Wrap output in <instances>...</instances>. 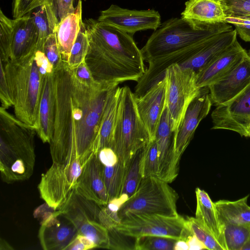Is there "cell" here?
Instances as JSON below:
<instances>
[{"mask_svg":"<svg viewBox=\"0 0 250 250\" xmlns=\"http://www.w3.org/2000/svg\"><path fill=\"white\" fill-rule=\"evenodd\" d=\"M55 110L49 143L53 163L66 165L78 160L83 165L99 152V133L107 98L118 86L80 82L63 62L54 71Z\"/></svg>","mask_w":250,"mask_h":250,"instance_id":"6da1fadb","label":"cell"},{"mask_svg":"<svg viewBox=\"0 0 250 250\" xmlns=\"http://www.w3.org/2000/svg\"><path fill=\"white\" fill-rule=\"evenodd\" d=\"M89 47L85 62L98 83L118 85L138 82L146 71L133 36L92 18L83 21Z\"/></svg>","mask_w":250,"mask_h":250,"instance_id":"7a4b0ae2","label":"cell"},{"mask_svg":"<svg viewBox=\"0 0 250 250\" xmlns=\"http://www.w3.org/2000/svg\"><path fill=\"white\" fill-rule=\"evenodd\" d=\"M36 129L0 108V171L12 184L28 179L36 161Z\"/></svg>","mask_w":250,"mask_h":250,"instance_id":"3957f363","label":"cell"},{"mask_svg":"<svg viewBox=\"0 0 250 250\" xmlns=\"http://www.w3.org/2000/svg\"><path fill=\"white\" fill-rule=\"evenodd\" d=\"M233 29L230 24H199L182 18H173L161 24L141 49L149 61L198 44L217 34Z\"/></svg>","mask_w":250,"mask_h":250,"instance_id":"277c9868","label":"cell"},{"mask_svg":"<svg viewBox=\"0 0 250 250\" xmlns=\"http://www.w3.org/2000/svg\"><path fill=\"white\" fill-rule=\"evenodd\" d=\"M35 52L18 61L2 62L13 101L15 116L36 129L42 76L34 59Z\"/></svg>","mask_w":250,"mask_h":250,"instance_id":"5b68a950","label":"cell"},{"mask_svg":"<svg viewBox=\"0 0 250 250\" xmlns=\"http://www.w3.org/2000/svg\"><path fill=\"white\" fill-rule=\"evenodd\" d=\"M150 141L148 131L137 111L134 93L128 86L122 87L111 148L118 160L127 166L136 153Z\"/></svg>","mask_w":250,"mask_h":250,"instance_id":"8992f818","label":"cell"},{"mask_svg":"<svg viewBox=\"0 0 250 250\" xmlns=\"http://www.w3.org/2000/svg\"><path fill=\"white\" fill-rule=\"evenodd\" d=\"M168 184L156 176L142 179L136 191L119 210L121 221L142 215H179L178 194Z\"/></svg>","mask_w":250,"mask_h":250,"instance_id":"52a82bcc","label":"cell"},{"mask_svg":"<svg viewBox=\"0 0 250 250\" xmlns=\"http://www.w3.org/2000/svg\"><path fill=\"white\" fill-rule=\"evenodd\" d=\"M165 77L166 106L171 121V129L175 135L188 106L200 88L196 84V72L188 68H182L177 63L167 68Z\"/></svg>","mask_w":250,"mask_h":250,"instance_id":"ba28073f","label":"cell"},{"mask_svg":"<svg viewBox=\"0 0 250 250\" xmlns=\"http://www.w3.org/2000/svg\"><path fill=\"white\" fill-rule=\"evenodd\" d=\"M83 165L74 160L64 165L53 163L38 185L41 198L55 210L61 209L74 192Z\"/></svg>","mask_w":250,"mask_h":250,"instance_id":"9c48e42d","label":"cell"},{"mask_svg":"<svg viewBox=\"0 0 250 250\" xmlns=\"http://www.w3.org/2000/svg\"><path fill=\"white\" fill-rule=\"evenodd\" d=\"M113 229L124 236L135 238L154 235L186 240L192 234L187 226L186 219L179 215L134 216L121 221Z\"/></svg>","mask_w":250,"mask_h":250,"instance_id":"30bf717a","label":"cell"},{"mask_svg":"<svg viewBox=\"0 0 250 250\" xmlns=\"http://www.w3.org/2000/svg\"><path fill=\"white\" fill-rule=\"evenodd\" d=\"M34 212L40 217L41 226L39 238L44 250H64L78 234L73 224L59 210H55L46 203Z\"/></svg>","mask_w":250,"mask_h":250,"instance_id":"8fae6325","label":"cell"},{"mask_svg":"<svg viewBox=\"0 0 250 250\" xmlns=\"http://www.w3.org/2000/svg\"><path fill=\"white\" fill-rule=\"evenodd\" d=\"M97 20L132 36L140 31H155L161 25V16L157 11L130 10L116 4H111L107 9L101 11Z\"/></svg>","mask_w":250,"mask_h":250,"instance_id":"7c38bea8","label":"cell"},{"mask_svg":"<svg viewBox=\"0 0 250 250\" xmlns=\"http://www.w3.org/2000/svg\"><path fill=\"white\" fill-rule=\"evenodd\" d=\"M211 117V129L229 130L246 137L250 127V83L233 99L217 106Z\"/></svg>","mask_w":250,"mask_h":250,"instance_id":"4fadbf2b","label":"cell"},{"mask_svg":"<svg viewBox=\"0 0 250 250\" xmlns=\"http://www.w3.org/2000/svg\"><path fill=\"white\" fill-rule=\"evenodd\" d=\"M175 133L171 129V119L166 106L155 139L158 153V177L168 183L172 182L176 178L179 170L180 159L175 152Z\"/></svg>","mask_w":250,"mask_h":250,"instance_id":"5bb4252c","label":"cell"},{"mask_svg":"<svg viewBox=\"0 0 250 250\" xmlns=\"http://www.w3.org/2000/svg\"><path fill=\"white\" fill-rule=\"evenodd\" d=\"M212 105L208 87L200 88L198 95L188 106L175 133V152L180 159L192 139L199 123L208 114Z\"/></svg>","mask_w":250,"mask_h":250,"instance_id":"9a60e30c","label":"cell"},{"mask_svg":"<svg viewBox=\"0 0 250 250\" xmlns=\"http://www.w3.org/2000/svg\"><path fill=\"white\" fill-rule=\"evenodd\" d=\"M215 35L188 48L149 61L148 68L137 82L133 93L135 97L144 95L165 77L169 66L175 63L180 64L191 58L209 43Z\"/></svg>","mask_w":250,"mask_h":250,"instance_id":"2e32d148","label":"cell"},{"mask_svg":"<svg viewBox=\"0 0 250 250\" xmlns=\"http://www.w3.org/2000/svg\"><path fill=\"white\" fill-rule=\"evenodd\" d=\"M167 81L165 77L144 95L135 97L137 111L149 133L150 140L155 139L162 114L166 107Z\"/></svg>","mask_w":250,"mask_h":250,"instance_id":"e0dca14e","label":"cell"},{"mask_svg":"<svg viewBox=\"0 0 250 250\" xmlns=\"http://www.w3.org/2000/svg\"><path fill=\"white\" fill-rule=\"evenodd\" d=\"M104 167L98 155H94L83 166L74 190L77 195L101 206L106 205L109 201L104 180Z\"/></svg>","mask_w":250,"mask_h":250,"instance_id":"ac0fdd59","label":"cell"},{"mask_svg":"<svg viewBox=\"0 0 250 250\" xmlns=\"http://www.w3.org/2000/svg\"><path fill=\"white\" fill-rule=\"evenodd\" d=\"M250 83V57L248 55L227 76L208 86L212 104H224L239 94Z\"/></svg>","mask_w":250,"mask_h":250,"instance_id":"d6986e66","label":"cell"},{"mask_svg":"<svg viewBox=\"0 0 250 250\" xmlns=\"http://www.w3.org/2000/svg\"><path fill=\"white\" fill-rule=\"evenodd\" d=\"M248 55L236 40L207 66L197 74L199 88L208 87L234 70Z\"/></svg>","mask_w":250,"mask_h":250,"instance_id":"ffe728a7","label":"cell"},{"mask_svg":"<svg viewBox=\"0 0 250 250\" xmlns=\"http://www.w3.org/2000/svg\"><path fill=\"white\" fill-rule=\"evenodd\" d=\"M38 38V30L31 13L14 19L10 60L18 61L36 52Z\"/></svg>","mask_w":250,"mask_h":250,"instance_id":"44dd1931","label":"cell"},{"mask_svg":"<svg viewBox=\"0 0 250 250\" xmlns=\"http://www.w3.org/2000/svg\"><path fill=\"white\" fill-rule=\"evenodd\" d=\"M55 110L54 73L42 77L36 133L44 143H50L53 132Z\"/></svg>","mask_w":250,"mask_h":250,"instance_id":"7402d4cb","label":"cell"},{"mask_svg":"<svg viewBox=\"0 0 250 250\" xmlns=\"http://www.w3.org/2000/svg\"><path fill=\"white\" fill-rule=\"evenodd\" d=\"M227 17L223 0H188L181 13V18L203 25L225 23Z\"/></svg>","mask_w":250,"mask_h":250,"instance_id":"603a6c76","label":"cell"},{"mask_svg":"<svg viewBox=\"0 0 250 250\" xmlns=\"http://www.w3.org/2000/svg\"><path fill=\"white\" fill-rule=\"evenodd\" d=\"M236 29L218 33L198 53L178 64L182 68L193 70L196 74L211 63L237 40Z\"/></svg>","mask_w":250,"mask_h":250,"instance_id":"cb8c5ba5","label":"cell"},{"mask_svg":"<svg viewBox=\"0 0 250 250\" xmlns=\"http://www.w3.org/2000/svg\"><path fill=\"white\" fill-rule=\"evenodd\" d=\"M195 194V218L213 234L224 250H227L224 228L220 222L214 203L208 193L199 188H196Z\"/></svg>","mask_w":250,"mask_h":250,"instance_id":"d4e9b609","label":"cell"},{"mask_svg":"<svg viewBox=\"0 0 250 250\" xmlns=\"http://www.w3.org/2000/svg\"><path fill=\"white\" fill-rule=\"evenodd\" d=\"M82 2L76 11L67 15L58 24L55 33L62 61L68 62L72 46L82 22Z\"/></svg>","mask_w":250,"mask_h":250,"instance_id":"484cf974","label":"cell"},{"mask_svg":"<svg viewBox=\"0 0 250 250\" xmlns=\"http://www.w3.org/2000/svg\"><path fill=\"white\" fill-rule=\"evenodd\" d=\"M121 87L117 86L109 92L104 111L99 133V151L111 148L121 99Z\"/></svg>","mask_w":250,"mask_h":250,"instance_id":"4316f807","label":"cell"},{"mask_svg":"<svg viewBox=\"0 0 250 250\" xmlns=\"http://www.w3.org/2000/svg\"><path fill=\"white\" fill-rule=\"evenodd\" d=\"M249 195L234 201L220 200L214 203L220 222L226 223L250 224V207L247 204Z\"/></svg>","mask_w":250,"mask_h":250,"instance_id":"83f0119b","label":"cell"},{"mask_svg":"<svg viewBox=\"0 0 250 250\" xmlns=\"http://www.w3.org/2000/svg\"><path fill=\"white\" fill-rule=\"evenodd\" d=\"M31 13L39 33L37 50L42 51L45 40L55 33L58 25L53 10L49 3H46L34 9Z\"/></svg>","mask_w":250,"mask_h":250,"instance_id":"f1b7e54d","label":"cell"},{"mask_svg":"<svg viewBox=\"0 0 250 250\" xmlns=\"http://www.w3.org/2000/svg\"><path fill=\"white\" fill-rule=\"evenodd\" d=\"M126 167L127 166L119 160L113 166H104V180L109 201L120 196Z\"/></svg>","mask_w":250,"mask_h":250,"instance_id":"f546056e","label":"cell"},{"mask_svg":"<svg viewBox=\"0 0 250 250\" xmlns=\"http://www.w3.org/2000/svg\"><path fill=\"white\" fill-rule=\"evenodd\" d=\"M224 227L227 250H242L250 240V224L226 223Z\"/></svg>","mask_w":250,"mask_h":250,"instance_id":"4dcf8cb0","label":"cell"},{"mask_svg":"<svg viewBox=\"0 0 250 250\" xmlns=\"http://www.w3.org/2000/svg\"><path fill=\"white\" fill-rule=\"evenodd\" d=\"M78 234L91 239L98 248L109 249L110 239L107 229L100 223L88 219L77 229Z\"/></svg>","mask_w":250,"mask_h":250,"instance_id":"1f68e13d","label":"cell"},{"mask_svg":"<svg viewBox=\"0 0 250 250\" xmlns=\"http://www.w3.org/2000/svg\"><path fill=\"white\" fill-rule=\"evenodd\" d=\"M144 147L136 153L127 165L121 194H126L129 198L136 191L142 179L140 166Z\"/></svg>","mask_w":250,"mask_h":250,"instance_id":"d6a6232c","label":"cell"},{"mask_svg":"<svg viewBox=\"0 0 250 250\" xmlns=\"http://www.w3.org/2000/svg\"><path fill=\"white\" fill-rule=\"evenodd\" d=\"M158 153L156 139L150 140L144 147L140 161V173L142 179L158 177Z\"/></svg>","mask_w":250,"mask_h":250,"instance_id":"836d02e7","label":"cell"},{"mask_svg":"<svg viewBox=\"0 0 250 250\" xmlns=\"http://www.w3.org/2000/svg\"><path fill=\"white\" fill-rule=\"evenodd\" d=\"M89 47L87 31L83 21L77 38L72 46L70 56L66 64L74 69L85 62Z\"/></svg>","mask_w":250,"mask_h":250,"instance_id":"e575fe53","label":"cell"},{"mask_svg":"<svg viewBox=\"0 0 250 250\" xmlns=\"http://www.w3.org/2000/svg\"><path fill=\"white\" fill-rule=\"evenodd\" d=\"M178 240L168 237L146 235L136 238V250H174Z\"/></svg>","mask_w":250,"mask_h":250,"instance_id":"d590c367","label":"cell"},{"mask_svg":"<svg viewBox=\"0 0 250 250\" xmlns=\"http://www.w3.org/2000/svg\"><path fill=\"white\" fill-rule=\"evenodd\" d=\"M186 220L189 231L205 245L207 250H224L213 234L195 217H188Z\"/></svg>","mask_w":250,"mask_h":250,"instance_id":"8d00e7d4","label":"cell"},{"mask_svg":"<svg viewBox=\"0 0 250 250\" xmlns=\"http://www.w3.org/2000/svg\"><path fill=\"white\" fill-rule=\"evenodd\" d=\"M13 20L0 10V61L6 63L10 60Z\"/></svg>","mask_w":250,"mask_h":250,"instance_id":"74e56055","label":"cell"},{"mask_svg":"<svg viewBox=\"0 0 250 250\" xmlns=\"http://www.w3.org/2000/svg\"><path fill=\"white\" fill-rule=\"evenodd\" d=\"M42 51L52 64L54 70L63 63L55 33L47 37L43 45Z\"/></svg>","mask_w":250,"mask_h":250,"instance_id":"f35d334b","label":"cell"},{"mask_svg":"<svg viewBox=\"0 0 250 250\" xmlns=\"http://www.w3.org/2000/svg\"><path fill=\"white\" fill-rule=\"evenodd\" d=\"M82 0H49L58 24L67 15L75 12Z\"/></svg>","mask_w":250,"mask_h":250,"instance_id":"ab89813d","label":"cell"},{"mask_svg":"<svg viewBox=\"0 0 250 250\" xmlns=\"http://www.w3.org/2000/svg\"><path fill=\"white\" fill-rule=\"evenodd\" d=\"M223 0L228 17L242 18L250 16V0Z\"/></svg>","mask_w":250,"mask_h":250,"instance_id":"60d3db41","label":"cell"},{"mask_svg":"<svg viewBox=\"0 0 250 250\" xmlns=\"http://www.w3.org/2000/svg\"><path fill=\"white\" fill-rule=\"evenodd\" d=\"M49 0H14L13 17L17 19L31 13L37 7L48 3Z\"/></svg>","mask_w":250,"mask_h":250,"instance_id":"b9f144b4","label":"cell"},{"mask_svg":"<svg viewBox=\"0 0 250 250\" xmlns=\"http://www.w3.org/2000/svg\"><path fill=\"white\" fill-rule=\"evenodd\" d=\"M0 107L7 109L13 106V101L6 77L3 64L0 62Z\"/></svg>","mask_w":250,"mask_h":250,"instance_id":"7bdbcfd3","label":"cell"},{"mask_svg":"<svg viewBox=\"0 0 250 250\" xmlns=\"http://www.w3.org/2000/svg\"><path fill=\"white\" fill-rule=\"evenodd\" d=\"M227 23L233 24L240 37L245 42H250V21L246 19L228 17Z\"/></svg>","mask_w":250,"mask_h":250,"instance_id":"ee69618b","label":"cell"},{"mask_svg":"<svg viewBox=\"0 0 250 250\" xmlns=\"http://www.w3.org/2000/svg\"><path fill=\"white\" fill-rule=\"evenodd\" d=\"M97 248L96 244L87 237L77 234L64 250H87Z\"/></svg>","mask_w":250,"mask_h":250,"instance_id":"f6af8a7d","label":"cell"},{"mask_svg":"<svg viewBox=\"0 0 250 250\" xmlns=\"http://www.w3.org/2000/svg\"><path fill=\"white\" fill-rule=\"evenodd\" d=\"M34 59L41 75L43 77L46 74H52L54 70L52 64L42 50H36Z\"/></svg>","mask_w":250,"mask_h":250,"instance_id":"bcb514c9","label":"cell"},{"mask_svg":"<svg viewBox=\"0 0 250 250\" xmlns=\"http://www.w3.org/2000/svg\"><path fill=\"white\" fill-rule=\"evenodd\" d=\"M76 77L81 82L88 86H92L97 83L94 79L91 72L85 62L78 67L72 69Z\"/></svg>","mask_w":250,"mask_h":250,"instance_id":"7dc6e473","label":"cell"},{"mask_svg":"<svg viewBox=\"0 0 250 250\" xmlns=\"http://www.w3.org/2000/svg\"><path fill=\"white\" fill-rule=\"evenodd\" d=\"M97 155L100 161L104 166H113L118 161L117 154L110 147L102 148L98 152Z\"/></svg>","mask_w":250,"mask_h":250,"instance_id":"c3c4849f","label":"cell"},{"mask_svg":"<svg viewBox=\"0 0 250 250\" xmlns=\"http://www.w3.org/2000/svg\"><path fill=\"white\" fill-rule=\"evenodd\" d=\"M186 240L189 250H207L205 245L193 234L189 235Z\"/></svg>","mask_w":250,"mask_h":250,"instance_id":"681fc988","label":"cell"},{"mask_svg":"<svg viewBox=\"0 0 250 250\" xmlns=\"http://www.w3.org/2000/svg\"><path fill=\"white\" fill-rule=\"evenodd\" d=\"M189 250L188 244L186 240L179 239L175 244L174 250Z\"/></svg>","mask_w":250,"mask_h":250,"instance_id":"f907efd6","label":"cell"},{"mask_svg":"<svg viewBox=\"0 0 250 250\" xmlns=\"http://www.w3.org/2000/svg\"><path fill=\"white\" fill-rule=\"evenodd\" d=\"M0 250H13V248L2 238L0 241Z\"/></svg>","mask_w":250,"mask_h":250,"instance_id":"816d5d0a","label":"cell"},{"mask_svg":"<svg viewBox=\"0 0 250 250\" xmlns=\"http://www.w3.org/2000/svg\"><path fill=\"white\" fill-rule=\"evenodd\" d=\"M250 250V240L244 246L242 250Z\"/></svg>","mask_w":250,"mask_h":250,"instance_id":"f5cc1de1","label":"cell"},{"mask_svg":"<svg viewBox=\"0 0 250 250\" xmlns=\"http://www.w3.org/2000/svg\"><path fill=\"white\" fill-rule=\"evenodd\" d=\"M246 137H250V127L249 128V129L247 131Z\"/></svg>","mask_w":250,"mask_h":250,"instance_id":"db71d44e","label":"cell"},{"mask_svg":"<svg viewBox=\"0 0 250 250\" xmlns=\"http://www.w3.org/2000/svg\"><path fill=\"white\" fill-rule=\"evenodd\" d=\"M241 19H246V20H250V16H247V17H245L242 18H241Z\"/></svg>","mask_w":250,"mask_h":250,"instance_id":"11a10c76","label":"cell"},{"mask_svg":"<svg viewBox=\"0 0 250 250\" xmlns=\"http://www.w3.org/2000/svg\"><path fill=\"white\" fill-rule=\"evenodd\" d=\"M248 54L249 56L250 57V49L249 50V51L248 52Z\"/></svg>","mask_w":250,"mask_h":250,"instance_id":"9f6ffc18","label":"cell"}]
</instances>
